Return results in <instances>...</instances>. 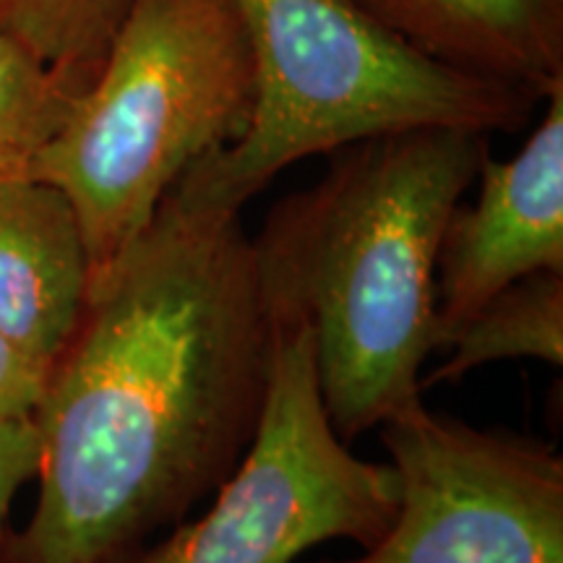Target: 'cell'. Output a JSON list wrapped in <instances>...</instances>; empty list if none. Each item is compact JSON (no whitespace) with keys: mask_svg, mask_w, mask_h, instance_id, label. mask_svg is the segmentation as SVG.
<instances>
[{"mask_svg":"<svg viewBox=\"0 0 563 563\" xmlns=\"http://www.w3.org/2000/svg\"><path fill=\"white\" fill-rule=\"evenodd\" d=\"M40 470V435L32 418H0V555L9 538V514L16 493Z\"/></svg>","mask_w":563,"mask_h":563,"instance_id":"cell-13","label":"cell"},{"mask_svg":"<svg viewBox=\"0 0 563 563\" xmlns=\"http://www.w3.org/2000/svg\"><path fill=\"white\" fill-rule=\"evenodd\" d=\"M269 316L262 418L214 504L159 543L108 563H292L329 540L368 551L391 527L397 470L350 452L323 410L311 329L292 316Z\"/></svg>","mask_w":563,"mask_h":563,"instance_id":"cell-5","label":"cell"},{"mask_svg":"<svg viewBox=\"0 0 563 563\" xmlns=\"http://www.w3.org/2000/svg\"><path fill=\"white\" fill-rule=\"evenodd\" d=\"M399 481L376 545L327 563H563V460L415 402L382 422Z\"/></svg>","mask_w":563,"mask_h":563,"instance_id":"cell-6","label":"cell"},{"mask_svg":"<svg viewBox=\"0 0 563 563\" xmlns=\"http://www.w3.org/2000/svg\"><path fill=\"white\" fill-rule=\"evenodd\" d=\"M485 157V133L460 129L357 141L253 238L269 311L311 329L323 410L344 443L420 402L441 238Z\"/></svg>","mask_w":563,"mask_h":563,"instance_id":"cell-2","label":"cell"},{"mask_svg":"<svg viewBox=\"0 0 563 563\" xmlns=\"http://www.w3.org/2000/svg\"><path fill=\"white\" fill-rule=\"evenodd\" d=\"M473 207H456L435 264L433 350H446L493 295L538 272H563V81L511 159H483Z\"/></svg>","mask_w":563,"mask_h":563,"instance_id":"cell-7","label":"cell"},{"mask_svg":"<svg viewBox=\"0 0 563 563\" xmlns=\"http://www.w3.org/2000/svg\"><path fill=\"white\" fill-rule=\"evenodd\" d=\"M47 373L0 334V418H34Z\"/></svg>","mask_w":563,"mask_h":563,"instance_id":"cell-14","label":"cell"},{"mask_svg":"<svg viewBox=\"0 0 563 563\" xmlns=\"http://www.w3.org/2000/svg\"><path fill=\"white\" fill-rule=\"evenodd\" d=\"M89 295V249L66 194L37 178L0 180V334L51 373Z\"/></svg>","mask_w":563,"mask_h":563,"instance_id":"cell-8","label":"cell"},{"mask_svg":"<svg viewBox=\"0 0 563 563\" xmlns=\"http://www.w3.org/2000/svg\"><path fill=\"white\" fill-rule=\"evenodd\" d=\"M407 40L454 66L545 100L563 81V0H363Z\"/></svg>","mask_w":563,"mask_h":563,"instance_id":"cell-9","label":"cell"},{"mask_svg":"<svg viewBox=\"0 0 563 563\" xmlns=\"http://www.w3.org/2000/svg\"><path fill=\"white\" fill-rule=\"evenodd\" d=\"M125 0H0V30L84 89L100 68Z\"/></svg>","mask_w":563,"mask_h":563,"instance_id":"cell-12","label":"cell"},{"mask_svg":"<svg viewBox=\"0 0 563 563\" xmlns=\"http://www.w3.org/2000/svg\"><path fill=\"white\" fill-rule=\"evenodd\" d=\"M272 340L241 211L178 180L47 373L37 506L0 563H108L180 522L251 446Z\"/></svg>","mask_w":563,"mask_h":563,"instance_id":"cell-1","label":"cell"},{"mask_svg":"<svg viewBox=\"0 0 563 563\" xmlns=\"http://www.w3.org/2000/svg\"><path fill=\"white\" fill-rule=\"evenodd\" d=\"M79 91L0 30V180L30 178L34 159L66 123Z\"/></svg>","mask_w":563,"mask_h":563,"instance_id":"cell-11","label":"cell"},{"mask_svg":"<svg viewBox=\"0 0 563 563\" xmlns=\"http://www.w3.org/2000/svg\"><path fill=\"white\" fill-rule=\"evenodd\" d=\"M251 108L238 0H125L100 68L30 173L76 209L91 285L188 167L241 136Z\"/></svg>","mask_w":563,"mask_h":563,"instance_id":"cell-4","label":"cell"},{"mask_svg":"<svg viewBox=\"0 0 563 563\" xmlns=\"http://www.w3.org/2000/svg\"><path fill=\"white\" fill-rule=\"evenodd\" d=\"M253 55L241 136L183 186L243 211L295 162L420 129L488 133L527 123L532 91L422 51L363 0H238Z\"/></svg>","mask_w":563,"mask_h":563,"instance_id":"cell-3","label":"cell"},{"mask_svg":"<svg viewBox=\"0 0 563 563\" xmlns=\"http://www.w3.org/2000/svg\"><path fill=\"white\" fill-rule=\"evenodd\" d=\"M446 363L428 373L422 386L454 384L481 365L532 357L563 363V272H538L514 282L452 334Z\"/></svg>","mask_w":563,"mask_h":563,"instance_id":"cell-10","label":"cell"},{"mask_svg":"<svg viewBox=\"0 0 563 563\" xmlns=\"http://www.w3.org/2000/svg\"><path fill=\"white\" fill-rule=\"evenodd\" d=\"M321 563H327V561H321Z\"/></svg>","mask_w":563,"mask_h":563,"instance_id":"cell-15","label":"cell"}]
</instances>
